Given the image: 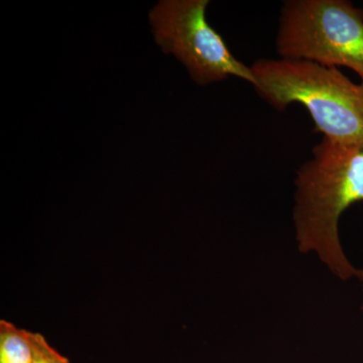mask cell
<instances>
[{
	"mask_svg": "<svg viewBox=\"0 0 363 363\" xmlns=\"http://www.w3.org/2000/svg\"><path fill=\"white\" fill-rule=\"evenodd\" d=\"M250 68L253 88L277 111L303 105L322 138L363 145L362 80L353 82L340 69L300 60L259 59Z\"/></svg>",
	"mask_w": 363,
	"mask_h": 363,
	"instance_id": "cell-2",
	"label": "cell"
},
{
	"mask_svg": "<svg viewBox=\"0 0 363 363\" xmlns=\"http://www.w3.org/2000/svg\"><path fill=\"white\" fill-rule=\"evenodd\" d=\"M293 224L298 252L313 255L342 281L357 278L347 257L339 222L344 212L363 202V145L328 138L313 147L294 180Z\"/></svg>",
	"mask_w": 363,
	"mask_h": 363,
	"instance_id": "cell-1",
	"label": "cell"
},
{
	"mask_svg": "<svg viewBox=\"0 0 363 363\" xmlns=\"http://www.w3.org/2000/svg\"><path fill=\"white\" fill-rule=\"evenodd\" d=\"M30 339L33 350V363H71L68 358L55 350L42 334L30 332Z\"/></svg>",
	"mask_w": 363,
	"mask_h": 363,
	"instance_id": "cell-6",
	"label": "cell"
},
{
	"mask_svg": "<svg viewBox=\"0 0 363 363\" xmlns=\"http://www.w3.org/2000/svg\"><path fill=\"white\" fill-rule=\"evenodd\" d=\"M276 50L279 58L344 67L363 81V9L348 0H286Z\"/></svg>",
	"mask_w": 363,
	"mask_h": 363,
	"instance_id": "cell-3",
	"label": "cell"
},
{
	"mask_svg": "<svg viewBox=\"0 0 363 363\" xmlns=\"http://www.w3.org/2000/svg\"><path fill=\"white\" fill-rule=\"evenodd\" d=\"M357 279H358V281H360V284H362V293H363V269H358ZM360 309H362V311L363 312V301L362 303V306H360Z\"/></svg>",
	"mask_w": 363,
	"mask_h": 363,
	"instance_id": "cell-7",
	"label": "cell"
},
{
	"mask_svg": "<svg viewBox=\"0 0 363 363\" xmlns=\"http://www.w3.org/2000/svg\"><path fill=\"white\" fill-rule=\"evenodd\" d=\"M209 0H161L149 18L155 40L173 55L197 85L235 77L255 85L250 66L236 58L223 37L208 23Z\"/></svg>",
	"mask_w": 363,
	"mask_h": 363,
	"instance_id": "cell-4",
	"label": "cell"
},
{
	"mask_svg": "<svg viewBox=\"0 0 363 363\" xmlns=\"http://www.w3.org/2000/svg\"><path fill=\"white\" fill-rule=\"evenodd\" d=\"M33 350L30 331L0 321V363H33Z\"/></svg>",
	"mask_w": 363,
	"mask_h": 363,
	"instance_id": "cell-5",
	"label": "cell"
}]
</instances>
